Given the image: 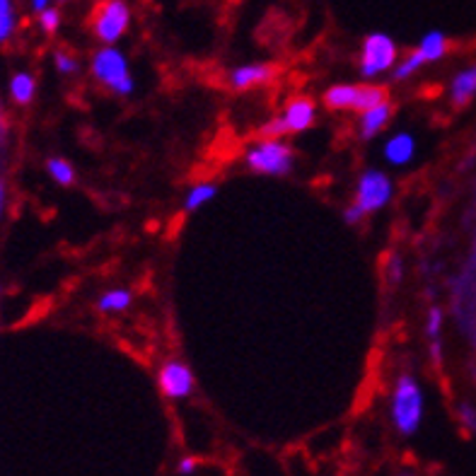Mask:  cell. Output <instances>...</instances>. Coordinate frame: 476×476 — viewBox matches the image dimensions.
Wrapping results in <instances>:
<instances>
[{
    "instance_id": "cell-24",
    "label": "cell",
    "mask_w": 476,
    "mask_h": 476,
    "mask_svg": "<svg viewBox=\"0 0 476 476\" xmlns=\"http://www.w3.org/2000/svg\"><path fill=\"white\" fill-rule=\"evenodd\" d=\"M54 63H56V69H58V73H63V75H73V73H78V69H80L78 58L70 54H66V51H56Z\"/></svg>"
},
{
    "instance_id": "cell-21",
    "label": "cell",
    "mask_w": 476,
    "mask_h": 476,
    "mask_svg": "<svg viewBox=\"0 0 476 476\" xmlns=\"http://www.w3.org/2000/svg\"><path fill=\"white\" fill-rule=\"evenodd\" d=\"M13 32H15L13 0H0V44L10 39Z\"/></svg>"
},
{
    "instance_id": "cell-20",
    "label": "cell",
    "mask_w": 476,
    "mask_h": 476,
    "mask_svg": "<svg viewBox=\"0 0 476 476\" xmlns=\"http://www.w3.org/2000/svg\"><path fill=\"white\" fill-rule=\"evenodd\" d=\"M423 63H426V58H423L421 51L416 48V51H411V54H408L402 63H397V66H395V78H397V80H407V78H411V75H414L416 70L421 69Z\"/></svg>"
},
{
    "instance_id": "cell-33",
    "label": "cell",
    "mask_w": 476,
    "mask_h": 476,
    "mask_svg": "<svg viewBox=\"0 0 476 476\" xmlns=\"http://www.w3.org/2000/svg\"><path fill=\"white\" fill-rule=\"evenodd\" d=\"M58 3H66V0H58Z\"/></svg>"
},
{
    "instance_id": "cell-14",
    "label": "cell",
    "mask_w": 476,
    "mask_h": 476,
    "mask_svg": "<svg viewBox=\"0 0 476 476\" xmlns=\"http://www.w3.org/2000/svg\"><path fill=\"white\" fill-rule=\"evenodd\" d=\"M37 82L29 73H15L13 80H10V97H13L17 104H29L35 100Z\"/></svg>"
},
{
    "instance_id": "cell-25",
    "label": "cell",
    "mask_w": 476,
    "mask_h": 476,
    "mask_svg": "<svg viewBox=\"0 0 476 476\" xmlns=\"http://www.w3.org/2000/svg\"><path fill=\"white\" fill-rule=\"evenodd\" d=\"M259 136L261 138H283L288 136L286 131V123H283V119L280 116H276V119H269V122L259 129Z\"/></svg>"
},
{
    "instance_id": "cell-23",
    "label": "cell",
    "mask_w": 476,
    "mask_h": 476,
    "mask_svg": "<svg viewBox=\"0 0 476 476\" xmlns=\"http://www.w3.org/2000/svg\"><path fill=\"white\" fill-rule=\"evenodd\" d=\"M39 27L47 32V35H54L56 29L61 27V13L56 10V7L48 5L47 10H41L39 13Z\"/></svg>"
},
{
    "instance_id": "cell-16",
    "label": "cell",
    "mask_w": 476,
    "mask_h": 476,
    "mask_svg": "<svg viewBox=\"0 0 476 476\" xmlns=\"http://www.w3.org/2000/svg\"><path fill=\"white\" fill-rule=\"evenodd\" d=\"M418 51L423 54L426 63L440 61L442 56L448 54V39H445L442 32H428V35L421 39V44H418Z\"/></svg>"
},
{
    "instance_id": "cell-13",
    "label": "cell",
    "mask_w": 476,
    "mask_h": 476,
    "mask_svg": "<svg viewBox=\"0 0 476 476\" xmlns=\"http://www.w3.org/2000/svg\"><path fill=\"white\" fill-rule=\"evenodd\" d=\"M358 85H333L324 92V104L329 110H355Z\"/></svg>"
},
{
    "instance_id": "cell-22",
    "label": "cell",
    "mask_w": 476,
    "mask_h": 476,
    "mask_svg": "<svg viewBox=\"0 0 476 476\" xmlns=\"http://www.w3.org/2000/svg\"><path fill=\"white\" fill-rule=\"evenodd\" d=\"M440 329H442V312L440 310H430L428 314V336L436 344H433V355H436V361H440Z\"/></svg>"
},
{
    "instance_id": "cell-27",
    "label": "cell",
    "mask_w": 476,
    "mask_h": 476,
    "mask_svg": "<svg viewBox=\"0 0 476 476\" xmlns=\"http://www.w3.org/2000/svg\"><path fill=\"white\" fill-rule=\"evenodd\" d=\"M7 148V123L5 114H3V107H0V163H3V153Z\"/></svg>"
},
{
    "instance_id": "cell-15",
    "label": "cell",
    "mask_w": 476,
    "mask_h": 476,
    "mask_svg": "<svg viewBox=\"0 0 476 476\" xmlns=\"http://www.w3.org/2000/svg\"><path fill=\"white\" fill-rule=\"evenodd\" d=\"M216 194H218V186L211 182H201L196 184L194 189L186 194V198H184V208L186 211H198V208H204L206 204H211L213 198H216Z\"/></svg>"
},
{
    "instance_id": "cell-12",
    "label": "cell",
    "mask_w": 476,
    "mask_h": 476,
    "mask_svg": "<svg viewBox=\"0 0 476 476\" xmlns=\"http://www.w3.org/2000/svg\"><path fill=\"white\" fill-rule=\"evenodd\" d=\"M474 95H476V66H471V69L462 70V73L457 75L455 80H452L450 97H452V102H455L457 107H464V104L470 102Z\"/></svg>"
},
{
    "instance_id": "cell-2",
    "label": "cell",
    "mask_w": 476,
    "mask_h": 476,
    "mask_svg": "<svg viewBox=\"0 0 476 476\" xmlns=\"http://www.w3.org/2000/svg\"><path fill=\"white\" fill-rule=\"evenodd\" d=\"M92 73H95V78L102 82L104 88H110L116 95L129 97L133 88H136L126 56L114 47H102L92 56Z\"/></svg>"
},
{
    "instance_id": "cell-18",
    "label": "cell",
    "mask_w": 476,
    "mask_h": 476,
    "mask_svg": "<svg viewBox=\"0 0 476 476\" xmlns=\"http://www.w3.org/2000/svg\"><path fill=\"white\" fill-rule=\"evenodd\" d=\"M131 300H133V295H131L129 291L116 288V291H107V293L100 298L97 307H100L102 312H123V310L131 305Z\"/></svg>"
},
{
    "instance_id": "cell-32",
    "label": "cell",
    "mask_w": 476,
    "mask_h": 476,
    "mask_svg": "<svg viewBox=\"0 0 476 476\" xmlns=\"http://www.w3.org/2000/svg\"><path fill=\"white\" fill-rule=\"evenodd\" d=\"M0 293H3V286H0Z\"/></svg>"
},
{
    "instance_id": "cell-5",
    "label": "cell",
    "mask_w": 476,
    "mask_h": 476,
    "mask_svg": "<svg viewBox=\"0 0 476 476\" xmlns=\"http://www.w3.org/2000/svg\"><path fill=\"white\" fill-rule=\"evenodd\" d=\"M397 66V44L389 35L373 32L367 35L361 48V73L365 78L385 73Z\"/></svg>"
},
{
    "instance_id": "cell-7",
    "label": "cell",
    "mask_w": 476,
    "mask_h": 476,
    "mask_svg": "<svg viewBox=\"0 0 476 476\" xmlns=\"http://www.w3.org/2000/svg\"><path fill=\"white\" fill-rule=\"evenodd\" d=\"M157 385L167 399H186L194 392V373L191 367L182 361H167L160 373H157Z\"/></svg>"
},
{
    "instance_id": "cell-6",
    "label": "cell",
    "mask_w": 476,
    "mask_h": 476,
    "mask_svg": "<svg viewBox=\"0 0 476 476\" xmlns=\"http://www.w3.org/2000/svg\"><path fill=\"white\" fill-rule=\"evenodd\" d=\"M392 198V182L385 172L367 170L358 179V189H355V204L361 206L365 213H375L385 208Z\"/></svg>"
},
{
    "instance_id": "cell-10",
    "label": "cell",
    "mask_w": 476,
    "mask_h": 476,
    "mask_svg": "<svg viewBox=\"0 0 476 476\" xmlns=\"http://www.w3.org/2000/svg\"><path fill=\"white\" fill-rule=\"evenodd\" d=\"M389 116H392V104L389 102H382L373 110H367L361 114V123H358V129H361V136L363 138H375L380 133L385 126L389 123Z\"/></svg>"
},
{
    "instance_id": "cell-11",
    "label": "cell",
    "mask_w": 476,
    "mask_h": 476,
    "mask_svg": "<svg viewBox=\"0 0 476 476\" xmlns=\"http://www.w3.org/2000/svg\"><path fill=\"white\" fill-rule=\"evenodd\" d=\"M414 153L416 141L414 136H408V133H397V136H392L387 143H385V157H387V163L392 164L411 163Z\"/></svg>"
},
{
    "instance_id": "cell-9",
    "label": "cell",
    "mask_w": 476,
    "mask_h": 476,
    "mask_svg": "<svg viewBox=\"0 0 476 476\" xmlns=\"http://www.w3.org/2000/svg\"><path fill=\"white\" fill-rule=\"evenodd\" d=\"M283 123H286L288 133H302L314 123V104L307 97H295L288 102V107L280 114Z\"/></svg>"
},
{
    "instance_id": "cell-3",
    "label": "cell",
    "mask_w": 476,
    "mask_h": 476,
    "mask_svg": "<svg viewBox=\"0 0 476 476\" xmlns=\"http://www.w3.org/2000/svg\"><path fill=\"white\" fill-rule=\"evenodd\" d=\"M245 160L254 172L271 177H283L293 170V150L280 138H261L247 150Z\"/></svg>"
},
{
    "instance_id": "cell-30",
    "label": "cell",
    "mask_w": 476,
    "mask_h": 476,
    "mask_svg": "<svg viewBox=\"0 0 476 476\" xmlns=\"http://www.w3.org/2000/svg\"><path fill=\"white\" fill-rule=\"evenodd\" d=\"M5 201H7V191L3 179H0V218H3V213H5Z\"/></svg>"
},
{
    "instance_id": "cell-8",
    "label": "cell",
    "mask_w": 476,
    "mask_h": 476,
    "mask_svg": "<svg viewBox=\"0 0 476 476\" xmlns=\"http://www.w3.org/2000/svg\"><path fill=\"white\" fill-rule=\"evenodd\" d=\"M279 75V69L273 63H249V66H239L230 73V88L245 92V90L261 88L269 85Z\"/></svg>"
},
{
    "instance_id": "cell-1",
    "label": "cell",
    "mask_w": 476,
    "mask_h": 476,
    "mask_svg": "<svg viewBox=\"0 0 476 476\" xmlns=\"http://www.w3.org/2000/svg\"><path fill=\"white\" fill-rule=\"evenodd\" d=\"M392 423L402 436H414L423 421V392L411 375H402L389 402Z\"/></svg>"
},
{
    "instance_id": "cell-26",
    "label": "cell",
    "mask_w": 476,
    "mask_h": 476,
    "mask_svg": "<svg viewBox=\"0 0 476 476\" xmlns=\"http://www.w3.org/2000/svg\"><path fill=\"white\" fill-rule=\"evenodd\" d=\"M196 467H198L196 457H182V460H179V464H177V471L184 476H189V474H194V471H196Z\"/></svg>"
},
{
    "instance_id": "cell-28",
    "label": "cell",
    "mask_w": 476,
    "mask_h": 476,
    "mask_svg": "<svg viewBox=\"0 0 476 476\" xmlns=\"http://www.w3.org/2000/svg\"><path fill=\"white\" fill-rule=\"evenodd\" d=\"M399 279H402V259L392 257L389 259V280L397 283Z\"/></svg>"
},
{
    "instance_id": "cell-31",
    "label": "cell",
    "mask_w": 476,
    "mask_h": 476,
    "mask_svg": "<svg viewBox=\"0 0 476 476\" xmlns=\"http://www.w3.org/2000/svg\"><path fill=\"white\" fill-rule=\"evenodd\" d=\"M32 3V10L35 13H41V10H47L48 5H51V0H29Z\"/></svg>"
},
{
    "instance_id": "cell-29",
    "label": "cell",
    "mask_w": 476,
    "mask_h": 476,
    "mask_svg": "<svg viewBox=\"0 0 476 476\" xmlns=\"http://www.w3.org/2000/svg\"><path fill=\"white\" fill-rule=\"evenodd\" d=\"M365 216V211H363L361 206L354 204L351 208H346V213H344V218H346V223H358V220Z\"/></svg>"
},
{
    "instance_id": "cell-4",
    "label": "cell",
    "mask_w": 476,
    "mask_h": 476,
    "mask_svg": "<svg viewBox=\"0 0 476 476\" xmlns=\"http://www.w3.org/2000/svg\"><path fill=\"white\" fill-rule=\"evenodd\" d=\"M131 7L126 0H100L92 13V32L104 47H111L129 32Z\"/></svg>"
},
{
    "instance_id": "cell-19",
    "label": "cell",
    "mask_w": 476,
    "mask_h": 476,
    "mask_svg": "<svg viewBox=\"0 0 476 476\" xmlns=\"http://www.w3.org/2000/svg\"><path fill=\"white\" fill-rule=\"evenodd\" d=\"M47 172L48 177L54 179L56 184H61V186H69V184H73L75 179L73 167H70L66 160H61V157H51V160L47 163Z\"/></svg>"
},
{
    "instance_id": "cell-17",
    "label": "cell",
    "mask_w": 476,
    "mask_h": 476,
    "mask_svg": "<svg viewBox=\"0 0 476 476\" xmlns=\"http://www.w3.org/2000/svg\"><path fill=\"white\" fill-rule=\"evenodd\" d=\"M387 102V90L380 85H358V97H355V110L354 111H367L377 107V104Z\"/></svg>"
}]
</instances>
